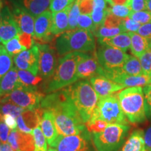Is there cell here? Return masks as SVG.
Wrapping results in <instances>:
<instances>
[{
    "label": "cell",
    "instance_id": "obj_1",
    "mask_svg": "<svg viewBox=\"0 0 151 151\" xmlns=\"http://www.w3.org/2000/svg\"><path fill=\"white\" fill-rule=\"evenodd\" d=\"M40 108L53 113L58 135L79 134L87 129L66 88L44 97Z\"/></svg>",
    "mask_w": 151,
    "mask_h": 151
},
{
    "label": "cell",
    "instance_id": "obj_2",
    "mask_svg": "<svg viewBox=\"0 0 151 151\" xmlns=\"http://www.w3.org/2000/svg\"><path fill=\"white\" fill-rule=\"evenodd\" d=\"M66 88L83 121L86 124L97 106L99 95L87 79L76 81Z\"/></svg>",
    "mask_w": 151,
    "mask_h": 151
},
{
    "label": "cell",
    "instance_id": "obj_3",
    "mask_svg": "<svg viewBox=\"0 0 151 151\" xmlns=\"http://www.w3.org/2000/svg\"><path fill=\"white\" fill-rule=\"evenodd\" d=\"M86 54L82 52H73L62 57L51 80L49 81L46 92L49 93L58 91L76 82L78 80V64Z\"/></svg>",
    "mask_w": 151,
    "mask_h": 151
},
{
    "label": "cell",
    "instance_id": "obj_4",
    "mask_svg": "<svg viewBox=\"0 0 151 151\" xmlns=\"http://www.w3.org/2000/svg\"><path fill=\"white\" fill-rule=\"evenodd\" d=\"M93 33L86 29H76L65 32L57 39L55 48L60 55L73 52H92L95 49Z\"/></svg>",
    "mask_w": 151,
    "mask_h": 151
},
{
    "label": "cell",
    "instance_id": "obj_5",
    "mask_svg": "<svg viewBox=\"0 0 151 151\" xmlns=\"http://www.w3.org/2000/svg\"><path fill=\"white\" fill-rule=\"evenodd\" d=\"M120 106L129 122L138 124L146 120V102L143 87H131L118 94Z\"/></svg>",
    "mask_w": 151,
    "mask_h": 151
},
{
    "label": "cell",
    "instance_id": "obj_6",
    "mask_svg": "<svg viewBox=\"0 0 151 151\" xmlns=\"http://www.w3.org/2000/svg\"><path fill=\"white\" fill-rule=\"evenodd\" d=\"M129 127L126 124H109L101 132L92 133L97 151H118L124 143Z\"/></svg>",
    "mask_w": 151,
    "mask_h": 151
},
{
    "label": "cell",
    "instance_id": "obj_7",
    "mask_svg": "<svg viewBox=\"0 0 151 151\" xmlns=\"http://www.w3.org/2000/svg\"><path fill=\"white\" fill-rule=\"evenodd\" d=\"M101 120L109 124H120L127 125L129 120L122 111L118 96L111 94L99 97V101L88 122ZM87 122V123H88Z\"/></svg>",
    "mask_w": 151,
    "mask_h": 151
},
{
    "label": "cell",
    "instance_id": "obj_8",
    "mask_svg": "<svg viewBox=\"0 0 151 151\" xmlns=\"http://www.w3.org/2000/svg\"><path fill=\"white\" fill-rule=\"evenodd\" d=\"M43 98V94L36 87L22 85L10 94L0 97V103L12 102L25 110H32L40 108Z\"/></svg>",
    "mask_w": 151,
    "mask_h": 151
},
{
    "label": "cell",
    "instance_id": "obj_9",
    "mask_svg": "<svg viewBox=\"0 0 151 151\" xmlns=\"http://www.w3.org/2000/svg\"><path fill=\"white\" fill-rule=\"evenodd\" d=\"M50 146L57 151H97L92 141V134L88 129L79 134L59 135Z\"/></svg>",
    "mask_w": 151,
    "mask_h": 151
},
{
    "label": "cell",
    "instance_id": "obj_10",
    "mask_svg": "<svg viewBox=\"0 0 151 151\" xmlns=\"http://www.w3.org/2000/svg\"><path fill=\"white\" fill-rule=\"evenodd\" d=\"M95 56L105 71H111L122 68L129 55L119 48L99 43Z\"/></svg>",
    "mask_w": 151,
    "mask_h": 151
},
{
    "label": "cell",
    "instance_id": "obj_11",
    "mask_svg": "<svg viewBox=\"0 0 151 151\" xmlns=\"http://www.w3.org/2000/svg\"><path fill=\"white\" fill-rule=\"evenodd\" d=\"M104 76L122 86L124 88L131 87H145L150 84L151 82V76L145 74L140 76L129 75L123 72L121 70V68L111 71L104 70Z\"/></svg>",
    "mask_w": 151,
    "mask_h": 151
},
{
    "label": "cell",
    "instance_id": "obj_12",
    "mask_svg": "<svg viewBox=\"0 0 151 151\" xmlns=\"http://www.w3.org/2000/svg\"><path fill=\"white\" fill-rule=\"evenodd\" d=\"M14 62L16 68L29 71L35 76H38L39 65V50L37 45L24 50L14 56Z\"/></svg>",
    "mask_w": 151,
    "mask_h": 151
},
{
    "label": "cell",
    "instance_id": "obj_13",
    "mask_svg": "<svg viewBox=\"0 0 151 151\" xmlns=\"http://www.w3.org/2000/svg\"><path fill=\"white\" fill-rule=\"evenodd\" d=\"M39 50V73L42 78H49L52 76L57 67L55 52L47 44H37Z\"/></svg>",
    "mask_w": 151,
    "mask_h": 151
},
{
    "label": "cell",
    "instance_id": "obj_14",
    "mask_svg": "<svg viewBox=\"0 0 151 151\" xmlns=\"http://www.w3.org/2000/svg\"><path fill=\"white\" fill-rule=\"evenodd\" d=\"M20 33L12 12L7 6L4 7L0 17V41L4 44Z\"/></svg>",
    "mask_w": 151,
    "mask_h": 151
},
{
    "label": "cell",
    "instance_id": "obj_15",
    "mask_svg": "<svg viewBox=\"0 0 151 151\" xmlns=\"http://www.w3.org/2000/svg\"><path fill=\"white\" fill-rule=\"evenodd\" d=\"M95 76H104V69L101 67L96 56L86 54L78 62L77 67V76L78 79L90 78Z\"/></svg>",
    "mask_w": 151,
    "mask_h": 151
},
{
    "label": "cell",
    "instance_id": "obj_16",
    "mask_svg": "<svg viewBox=\"0 0 151 151\" xmlns=\"http://www.w3.org/2000/svg\"><path fill=\"white\" fill-rule=\"evenodd\" d=\"M43 110L41 108L32 110H24L17 118V124L19 131L24 133L32 134L33 130L40 124Z\"/></svg>",
    "mask_w": 151,
    "mask_h": 151
},
{
    "label": "cell",
    "instance_id": "obj_17",
    "mask_svg": "<svg viewBox=\"0 0 151 151\" xmlns=\"http://www.w3.org/2000/svg\"><path fill=\"white\" fill-rule=\"evenodd\" d=\"M8 143L15 151H35V139L32 134L24 133L18 129L11 130Z\"/></svg>",
    "mask_w": 151,
    "mask_h": 151
},
{
    "label": "cell",
    "instance_id": "obj_18",
    "mask_svg": "<svg viewBox=\"0 0 151 151\" xmlns=\"http://www.w3.org/2000/svg\"><path fill=\"white\" fill-rule=\"evenodd\" d=\"M92 88L99 97L110 96L116 92L124 89V87L104 76H95L90 78Z\"/></svg>",
    "mask_w": 151,
    "mask_h": 151
},
{
    "label": "cell",
    "instance_id": "obj_19",
    "mask_svg": "<svg viewBox=\"0 0 151 151\" xmlns=\"http://www.w3.org/2000/svg\"><path fill=\"white\" fill-rule=\"evenodd\" d=\"M12 14L21 33H25L35 37V17L32 16L22 6H16L13 9Z\"/></svg>",
    "mask_w": 151,
    "mask_h": 151
},
{
    "label": "cell",
    "instance_id": "obj_20",
    "mask_svg": "<svg viewBox=\"0 0 151 151\" xmlns=\"http://www.w3.org/2000/svg\"><path fill=\"white\" fill-rule=\"evenodd\" d=\"M41 109L43 110V113L40 122L41 129L46 137L47 143L50 146L59 135L55 123L53 113L48 109Z\"/></svg>",
    "mask_w": 151,
    "mask_h": 151
},
{
    "label": "cell",
    "instance_id": "obj_21",
    "mask_svg": "<svg viewBox=\"0 0 151 151\" xmlns=\"http://www.w3.org/2000/svg\"><path fill=\"white\" fill-rule=\"evenodd\" d=\"M22 85L23 84L19 79L18 69L16 66H13L0 80V97L10 94Z\"/></svg>",
    "mask_w": 151,
    "mask_h": 151
},
{
    "label": "cell",
    "instance_id": "obj_22",
    "mask_svg": "<svg viewBox=\"0 0 151 151\" xmlns=\"http://www.w3.org/2000/svg\"><path fill=\"white\" fill-rule=\"evenodd\" d=\"M52 12L46 11L35 18V37L42 39L47 37L50 32L52 26Z\"/></svg>",
    "mask_w": 151,
    "mask_h": 151
},
{
    "label": "cell",
    "instance_id": "obj_23",
    "mask_svg": "<svg viewBox=\"0 0 151 151\" xmlns=\"http://www.w3.org/2000/svg\"><path fill=\"white\" fill-rule=\"evenodd\" d=\"M71 5L60 12L52 13V26L50 32L58 35L68 31L69 27V13Z\"/></svg>",
    "mask_w": 151,
    "mask_h": 151
},
{
    "label": "cell",
    "instance_id": "obj_24",
    "mask_svg": "<svg viewBox=\"0 0 151 151\" xmlns=\"http://www.w3.org/2000/svg\"><path fill=\"white\" fill-rule=\"evenodd\" d=\"M98 43L109 45L126 52L131 46V37L129 32H122L111 38L98 39Z\"/></svg>",
    "mask_w": 151,
    "mask_h": 151
},
{
    "label": "cell",
    "instance_id": "obj_25",
    "mask_svg": "<svg viewBox=\"0 0 151 151\" xmlns=\"http://www.w3.org/2000/svg\"><path fill=\"white\" fill-rule=\"evenodd\" d=\"M144 137L141 130H136L129 136L120 151H146Z\"/></svg>",
    "mask_w": 151,
    "mask_h": 151
},
{
    "label": "cell",
    "instance_id": "obj_26",
    "mask_svg": "<svg viewBox=\"0 0 151 151\" xmlns=\"http://www.w3.org/2000/svg\"><path fill=\"white\" fill-rule=\"evenodd\" d=\"M51 0H22V6L35 18L48 11Z\"/></svg>",
    "mask_w": 151,
    "mask_h": 151
},
{
    "label": "cell",
    "instance_id": "obj_27",
    "mask_svg": "<svg viewBox=\"0 0 151 151\" xmlns=\"http://www.w3.org/2000/svg\"><path fill=\"white\" fill-rule=\"evenodd\" d=\"M94 7L91 15V18L95 25H102L106 17L109 14V2L107 0H93Z\"/></svg>",
    "mask_w": 151,
    "mask_h": 151
},
{
    "label": "cell",
    "instance_id": "obj_28",
    "mask_svg": "<svg viewBox=\"0 0 151 151\" xmlns=\"http://www.w3.org/2000/svg\"><path fill=\"white\" fill-rule=\"evenodd\" d=\"M129 34L131 37V51L134 55L139 58L149 48L150 43L148 39L141 37L139 34L136 32H129Z\"/></svg>",
    "mask_w": 151,
    "mask_h": 151
},
{
    "label": "cell",
    "instance_id": "obj_29",
    "mask_svg": "<svg viewBox=\"0 0 151 151\" xmlns=\"http://www.w3.org/2000/svg\"><path fill=\"white\" fill-rule=\"evenodd\" d=\"M121 70L127 74L132 76L143 74L140 60L134 55H129L122 67Z\"/></svg>",
    "mask_w": 151,
    "mask_h": 151
},
{
    "label": "cell",
    "instance_id": "obj_30",
    "mask_svg": "<svg viewBox=\"0 0 151 151\" xmlns=\"http://www.w3.org/2000/svg\"><path fill=\"white\" fill-rule=\"evenodd\" d=\"M14 66L13 56L7 52L4 45L0 44V80Z\"/></svg>",
    "mask_w": 151,
    "mask_h": 151
},
{
    "label": "cell",
    "instance_id": "obj_31",
    "mask_svg": "<svg viewBox=\"0 0 151 151\" xmlns=\"http://www.w3.org/2000/svg\"><path fill=\"white\" fill-rule=\"evenodd\" d=\"M124 32L122 25L118 27L109 28L104 27L103 25L97 26L94 31L93 35L98 39H105V38H111L115 36Z\"/></svg>",
    "mask_w": 151,
    "mask_h": 151
},
{
    "label": "cell",
    "instance_id": "obj_32",
    "mask_svg": "<svg viewBox=\"0 0 151 151\" xmlns=\"http://www.w3.org/2000/svg\"><path fill=\"white\" fill-rule=\"evenodd\" d=\"M18 74L22 83L26 86L36 87L43 80L40 76H35L29 71L18 69Z\"/></svg>",
    "mask_w": 151,
    "mask_h": 151
},
{
    "label": "cell",
    "instance_id": "obj_33",
    "mask_svg": "<svg viewBox=\"0 0 151 151\" xmlns=\"http://www.w3.org/2000/svg\"><path fill=\"white\" fill-rule=\"evenodd\" d=\"M3 45L4 46L7 52L13 57L16 55L17 54L20 53V52L24 51V50H27V48L22 46L21 43H20L19 35L11 39V40L8 41L7 42L4 43Z\"/></svg>",
    "mask_w": 151,
    "mask_h": 151
},
{
    "label": "cell",
    "instance_id": "obj_34",
    "mask_svg": "<svg viewBox=\"0 0 151 151\" xmlns=\"http://www.w3.org/2000/svg\"><path fill=\"white\" fill-rule=\"evenodd\" d=\"M81 11L79 9V0H73L71 4L70 10L69 13V27L68 31L76 29L78 28L77 19L80 16Z\"/></svg>",
    "mask_w": 151,
    "mask_h": 151
},
{
    "label": "cell",
    "instance_id": "obj_35",
    "mask_svg": "<svg viewBox=\"0 0 151 151\" xmlns=\"http://www.w3.org/2000/svg\"><path fill=\"white\" fill-rule=\"evenodd\" d=\"M32 135L35 139V151H47V141L43 134L41 127L38 126L32 131Z\"/></svg>",
    "mask_w": 151,
    "mask_h": 151
},
{
    "label": "cell",
    "instance_id": "obj_36",
    "mask_svg": "<svg viewBox=\"0 0 151 151\" xmlns=\"http://www.w3.org/2000/svg\"><path fill=\"white\" fill-rule=\"evenodd\" d=\"M24 110L25 109L18 106L12 102L0 103V114L1 116L9 114L17 118L24 112Z\"/></svg>",
    "mask_w": 151,
    "mask_h": 151
},
{
    "label": "cell",
    "instance_id": "obj_37",
    "mask_svg": "<svg viewBox=\"0 0 151 151\" xmlns=\"http://www.w3.org/2000/svg\"><path fill=\"white\" fill-rule=\"evenodd\" d=\"M77 24H78V29L88 30L92 33L97 27L90 15L80 14L77 19Z\"/></svg>",
    "mask_w": 151,
    "mask_h": 151
},
{
    "label": "cell",
    "instance_id": "obj_38",
    "mask_svg": "<svg viewBox=\"0 0 151 151\" xmlns=\"http://www.w3.org/2000/svg\"><path fill=\"white\" fill-rule=\"evenodd\" d=\"M108 11L110 14L118 18H126L129 17L132 10L127 5H111L109 4Z\"/></svg>",
    "mask_w": 151,
    "mask_h": 151
},
{
    "label": "cell",
    "instance_id": "obj_39",
    "mask_svg": "<svg viewBox=\"0 0 151 151\" xmlns=\"http://www.w3.org/2000/svg\"><path fill=\"white\" fill-rule=\"evenodd\" d=\"M139 59L142 67L143 74L151 76V43H150L149 48L141 55Z\"/></svg>",
    "mask_w": 151,
    "mask_h": 151
},
{
    "label": "cell",
    "instance_id": "obj_40",
    "mask_svg": "<svg viewBox=\"0 0 151 151\" xmlns=\"http://www.w3.org/2000/svg\"><path fill=\"white\" fill-rule=\"evenodd\" d=\"M129 18L141 24L150 23L151 12L148 11H132L131 14H129Z\"/></svg>",
    "mask_w": 151,
    "mask_h": 151
},
{
    "label": "cell",
    "instance_id": "obj_41",
    "mask_svg": "<svg viewBox=\"0 0 151 151\" xmlns=\"http://www.w3.org/2000/svg\"><path fill=\"white\" fill-rule=\"evenodd\" d=\"M86 127L90 133H97L101 132L106 128L109 123L101 120H94L93 122H90L86 123Z\"/></svg>",
    "mask_w": 151,
    "mask_h": 151
},
{
    "label": "cell",
    "instance_id": "obj_42",
    "mask_svg": "<svg viewBox=\"0 0 151 151\" xmlns=\"http://www.w3.org/2000/svg\"><path fill=\"white\" fill-rule=\"evenodd\" d=\"M73 0H52L50 6V10L52 14L60 12L73 3Z\"/></svg>",
    "mask_w": 151,
    "mask_h": 151
},
{
    "label": "cell",
    "instance_id": "obj_43",
    "mask_svg": "<svg viewBox=\"0 0 151 151\" xmlns=\"http://www.w3.org/2000/svg\"><path fill=\"white\" fill-rule=\"evenodd\" d=\"M124 18H118L114 15L110 14L109 12L108 15L106 17L102 25L104 27L113 28V27H118L122 25Z\"/></svg>",
    "mask_w": 151,
    "mask_h": 151
},
{
    "label": "cell",
    "instance_id": "obj_44",
    "mask_svg": "<svg viewBox=\"0 0 151 151\" xmlns=\"http://www.w3.org/2000/svg\"><path fill=\"white\" fill-rule=\"evenodd\" d=\"M141 26V24L134 21L129 17L124 18L122 24L124 32H137Z\"/></svg>",
    "mask_w": 151,
    "mask_h": 151
},
{
    "label": "cell",
    "instance_id": "obj_45",
    "mask_svg": "<svg viewBox=\"0 0 151 151\" xmlns=\"http://www.w3.org/2000/svg\"><path fill=\"white\" fill-rule=\"evenodd\" d=\"M143 88V93L146 102V112L147 118H151V84L145 86Z\"/></svg>",
    "mask_w": 151,
    "mask_h": 151
},
{
    "label": "cell",
    "instance_id": "obj_46",
    "mask_svg": "<svg viewBox=\"0 0 151 151\" xmlns=\"http://www.w3.org/2000/svg\"><path fill=\"white\" fill-rule=\"evenodd\" d=\"M93 7V0H79V9L81 14L91 15Z\"/></svg>",
    "mask_w": 151,
    "mask_h": 151
},
{
    "label": "cell",
    "instance_id": "obj_47",
    "mask_svg": "<svg viewBox=\"0 0 151 151\" xmlns=\"http://www.w3.org/2000/svg\"><path fill=\"white\" fill-rule=\"evenodd\" d=\"M126 5L132 11H146V0H128Z\"/></svg>",
    "mask_w": 151,
    "mask_h": 151
},
{
    "label": "cell",
    "instance_id": "obj_48",
    "mask_svg": "<svg viewBox=\"0 0 151 151\" xmlns=\"http://www.w3.org/2000/svg\"><path fill=\"white\" fill-rule=\"evenodd\" d=\"M137 34L141 37L148 39L149 43H151V22L144 24H141V27L137 31Z\"/></svg>",
    "mask_w": 151,
    "mask_h": 151
},
{
    "label": "cell",
    "instance_id": "obj_49",
    "mask_svg": "<svg viewBox=\"0 0 151 151\" xmlns=\"http://www.w3.org/2000/svg\"><path fill=\"white\" fill-rule=\"evenodd\" d=\"M19 38L21 44L27 49L31 48L34 46V39L32 35L25 33H20L19 34Z\"/></svg>",
    "mask_w": 151,
    "mask_h": 151
},
{
    "label": "cell",
    "instance_id": "obj_50",
    "mask_svg": "<svg viewBox=\"0 0 151 151\" xmlns=\"http://www.w3.org/2000/svg\"><path fill=\"white\" fill-rule=\"evenodd\" d=\"M3 120L5 124L8 126L9 129L11 130L16 129L18 128V124H17V118L11 115H4L3 116Z\"/></svg>",
    "mask_w": 151,
    "mask_h": 151
},
{
    "label": "cell",
    "instance_id": "obj_51",
    "mask_svg": "<svg viewBox=\"0 0 151 151\" xmlns=\"http://www.w3.org/2000/svg\"><path fill=\"white\" fill-rule=\"evenodd\" d=\"M143 137L146 151H151V125L147 128L143 134Z\"/></svg>",
    "mask_w": 151,
    "mask_h": 151
},
{
    "label": "cell",
    "instance_id": "obj_52",
    "mask_svg": "<svg viewBox=\"0 0 151 151\" xmlns=\"http://www.w3.org/2000/svg\"><path fill=\"white\" fill-rule=\"evenodd\" d=\"M111 5H126L128 0H107Z\"/></svg>",
    "mask_w": 151,
    "mask_h": 151
},
{
    "label": "cell",
    "instance_id": "obj_53",
    "mask_svg": "<svg viewBox=\"0 0 151 151\" xmlns=\"http://www.w3.org/2000/svg\"><path fill=\"white\" fill-rule=\"evenodd\" d=\"M0 151H15L9 143H1L0 146Z\"/></svg>",
    "mask_w": 151,
    "mask_h": 151
},
{
    "label": "cell",
    "instance_id": "obj_54",
    "mask_svg": "<svg viewBox=\"0 0 151 151\" xmlns=\"http://www.w3.org/2000/svg\"><path fill=\"white\" fill-rule=\"evenodd\" d=\"M146 11L151 12V0H146Z\"/></svg>",
    "mask_w": 151,
    "mask_h": 151
},
{
    "label": "cell",
    "instance_id": "obj_55",
    "mask_svg": "<svg viewBox=\"0 0 151 151\" xmlns=\"http://www.w3.org/2000/svg\"><path fill=\"white\" fill-rule=\"evenodd\" d=\"M47 151H57L55 149V148H52V147H50V148H48V150H47Z\"/></svg>",
    "mask_w": 151,
    "mask_h": 151
},
{
    "label": "cell",
    "instance_id": "obj_56",
    "mask_svg": "<svg viewBox=\"0 0 151 151\" xmlns=\"http://www.w3.org/2000/svg\"><path fill=\"white\" fill-rule=\"evenodd\" d=\"M3 4H4V0H0V9L3 6Z\"/></svg>",
    "mask_w": 151,
    "mask_h": 151
},
{
    "label": "cell",
    "instance_id": "obj_57",
    "mask_svg": "<svg viewBox=\"0 0 151 151\" xmlns=\"http://www.w3.org/2000/svg\"><path fill=\"white\" fill-rule=\"evenodd\" d=\"M1 141H0V146H1Z\"/></svg>",
    "mask_w": 151,
    "mask_h": 151
},
{
    "label": "cell",
    "instance_id": "obj_58",
    "mask_svg": "<svg viewBox=\"0 0 151 151\" xmlns=\"http://www.w3.org/2000/svg\"><path fill=\"white\" fill-rule=\"evenodd\" d=\"M150 84H151V82H150Z\"/></svg>",
    "mask_w": 151,
    "mask_h": 151
},
{
    "label": "cell",
    "instance_id": "obj_59",
    "mask_svg": "<svg viewBox=\"0 0 151 151\" xmlns=\"http://www.w3.org/2000/svg\"><path fill=\"white\" fill-rule=\"evenodd\" d=\"M0 42H1V41H0Z\"/></svg>",
    "mask_w": 151,
    "mask_h": 151
},
{
    "label": "cell",
    "instance_id": "obj_60",
    "mask_svg": "<svg viewBox=\"0 0 151 151\" xmlns=\"http://www.w3.org/2000/svg\"><path fill=\"white\" fill-rule=\"evenodd\" d=\"M51 1H52V0H51Z\"/></svg>",
    "mask_w": 151,
    "mask_h": 151
},
{
    "label": "cell",
    "instance_id": "obj_61",
    "mask_svg": "<svg viewBox=\"0 0 151 151\" xmlns=\"http://www.w3.org/2000/svg\"></svg>",
    "mask_w": 151,
    "mask_h": 151
}]
</instances>
